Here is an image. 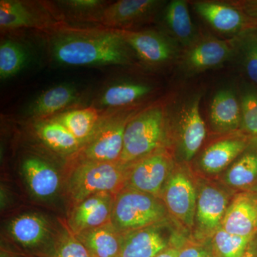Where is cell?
<instances>
[{
  "label": "cell",
  "mask_w": 257,
  "mask_h": 257,
  "mask_svg": "<svg viewBox=\"0 0 257 257\" xmlns=\"http://www.w3.org/2000/svg\"><path fill=\"white\" fill-rule=\"evenodd\" d=\"M178 257H214L212 251L200 244L184 246L179 251Z\"/></svg>",
  "instance_id": "35"
},
{
  "label": "cell",
  "mask_w": 257,
  "mask_h": 257,
  "mask_svg": "<svg viewBox=\"0 0 257 257\" xmlns=\"http://www.w3.org/2000/svg\"><path fill=\"white\" fill-rule=\"evenodd\" d=\"M75 99L73 89L67 85L56 86L37 98L32 104V112L37 116H47L62 110Z\"/></svg>",
  "instance_id": "26"
},
{
  "label": "cell",
  "mask_w": 257,
  "mask_h": 257,
  "mask_svg": "<svg viewBox=\"0 0 257 257\" xmlns=\"http://www.w3.org/2000/svg\"><path fill=\"white\" fill-rule=\"evenodd\" d=\"M128 170V165L119 162L81 164L69 179L70 197L78 204L99 193L121 192L126 183Z\"/></svg>",
  "instance_id": "5"
},
{
  "label": "cell",
  "mask_w": 257,
  "mask_h": 257,
  "mask_svg": "<svg viewBox=\"0 0 257 257\" xmlns=\"http://www.w3.org/2000/svg\"><path fill=\"white\" fill-rule=\"evenodd\" d=\"M161 196L167 210L182 226H194L197 187L185 167H174Z\"/></svg>",
  "instance_id": "6"
},
{
  "label": "cell",
  "mask_w": 257,
  "mask_h": 257,
  "mask_svg": "<svg viewBox=\"0 0 257 257\" xmlns=\"http://www.w3.org/2000/svg\"><path fill=\"white\" fill-rule=\"evenodd\" d=\"M251 137L241 131L221 135L204 147L199 155V170L208 175L224 172L248 147Z\"/></svg>",
  "instance_id": "10"
},
{
  "label": "cell",
  "mask_w": 257,
  "mask_h": 257,
  "mask_svg": "<svg viewBox=\"0 0 257 257\" xmlns=\"http://www.w3.org/2000/svg\"><path fill=\"white\" fill-rule=\"evenodd\" d=\"M166 35L182 50L192 45L200 33L193 23L189 4L185 0H172L166 5L162 18Z\"/></svg>",
  "instance_id": "17"
},
{
  "label": "cell",
  "mask_w": 257,
  "mask_h": 257,
  "mask_svg": "<svg viewBox=\"0 0 257 257\" xmlns=\"http://www.w3.org/2000/svg\"><path fill=\"white\" fill-rule=\"evenodd\" d=\"M164 233L155 226L130 231L121 238L119 257H155L168 247Z\"/></svg>",
  "instance_id": "20"
},
{
  "label": "cell",
  "mask_w": 257,
  "mask_h": 257,
  "mask_svg": "<svg viewBox=\"0 0 257 257\" xmlns=\"http://www.w3.org/2000/svg\"><path fill=\"white\" fill-rule=\"evenodd\" d=\"M57 257H92L79 241L69 240L62 245Z\"/></svg>",
  "instance_id": "33"
},
{
  "label": "cell",
  "mask_w": 257,
  "mask_h": 257,
  "mask_svg": "<svg viewBox=\"0 0 257 257\" xmlns=\"http://www.w3.org/2000/svg\"><path fill=\"white\" fill-rule=\"evenodd\" d=\"M67 5L77 9H93L101 4L98 0H72L67 2Z\"/></svg>",
  "instance_id": "36"
},
{
  "label": "cell",
  "mask_w": 257,
  "mask_h": 257,
  "mask_svg": "<svg viewBox=\"0 0 257 257\" xmlns=\"http://www.w3.org/2000/svg\"><path fill=\"white\" fill-rule=\"evenodd\" d=\"M222 182L228 188L242 192L257 188V139H251L248 147L223 174Z\"/></svg>",
  "instance_id": "19"
},
{
  "label": "cell",
  "mask_w": 257,
  "mask_h": 257,
  "mask_svg": "<svg viewBox=\"0 0 257 257\" xmlns=\"http://www.w3.org/2000/svg\"><path fill=\"white\" fill-rule=\"evenodd\" d=\"M196 13L215 31L233 37L252 28L242 12L230 2L197 1L193 3Z\"/></svg>",
  "instance_id": "13"
},
{
  "label": "cell",
  "mask_w": 257,
  "mask_h": 257,
  "mask_svg": "<svg viewBox=\"0 0 257 257\" xmlns=\"http://www.w3.org/2000/svg\"><path fill=\"white\" fill-rule=\"evenodd\" d=\"M245 75L251 84L257 87V28L246 29L229 39Z\"/></svg>",
  "instance_id": "23"
},
{
  "label": "cell",
  "mask_w": 257,
  "mask_h": 257,
  "mask_svg": "<svg viewBox=\"0 0 257 257\" xmlns=\"http://www.w3.org/2000/svg\"><path fill=\"white\" fill-rule=\"evenodd\" d=\"M202 94L185 98L168 111L169 143L172 144L176 156L183 162L197 155L207 136V127L200 110Z\"/></svg>",
  "instance_id": "3"
},
{
  "label": "cell",
  "mask_w": 257,
  "mask_h": 257,
  "mask_svg": "<svg viewBox=\"0 0 257 257\" xmlns=\"http://www.w3.org/2000/svg\"><path fill=\"white\" fill-rule=\"evenodd\" d=\"M242 257H257V233L253 236Z\"/></svg>",
  "instance_id": "37"
},
{
  "label": "cell",
  "mask_w": 257,
  "mask_h": 257,
  "mask_svg": "<svg viewBox=\"0 0 257 257\" xmlns=\"http://www.w3.org/2000/svg\"><path fill=\"white\" fill-rule=\"evenodd\" d=\"M162 3L158 0H121L103 10L99 22L106 26L128 27L153 14Z\"/></svg>",
  "instance_id": "18"
},
{
  "label": "cell",
  "mask_w": 257,
  "mask_h": 257,
  "mask_svg": "<svg viewBox=\"0 0 257 257\" xmlns=\"http://www.w3.org/2000/svg\"><path fill=\"white\" fill-rule=\"evenodd\" d=\"M169 143L168 111L163 103L137 112L125 128L123 150L119 162L130 165Z\"/></svg>",
  "instance_id": "2"
},
{
  "label": "cell",
  "mask_w": 257,
  "mask_h": 257,
  "mask_svg": "<svg viewBox=\"0 0 257 257\" xmlns=\"http://www.w3.org/2000/svg\"><path fill=\"white\" fill-rule=\"evenodd\" d=\"M47 231L45 221L33 214L19 216L10 225V232L13 238L25 246H33L41 242Z\"/></svg>",
  "instance_id": "24"
},
{
  "label": "cell",
  "mask_w": 257,
  "mask_h": 257,
  "mask_svg": "<svg viewBox=\"0 0 257 257\" xmlns=\"http://www.w3.org/2000/svg\"><path fill=\"white\" fill-rule=\"evenodd\" d=\"M114 199L111 193H99L79 203L69 219L71 227L79 234L106 224L111 220Z\"/></svg>",
  "instance_id": "16"
},
{
  "label": "cell",
  "mask_w": 257,
  "mask_h": 257,
  "mask_svg": "<svg viewBox=\"0 0 257 257\" xmlns=\"http://www.w3.org/2000/svg\"><path fill=\"white\" fill-rule=\"evenodd\" d=\"M38 134L48 146L60 151L75 150L81 143L63 124L55 119L40 125Z\"/></svg>",
  "instance_id": "29"
},
{
  "label": "cell",
  "mask_w": 257,
  "mask_h": 257,
  "mask_svg": "<svg viewBox=\"0 0 257 257\" xmlns=\"http://www.w3.org/2000/svg\"><path fill=\"white\" fill-rule=\"evenodd\" d=\"M23 170L29 187L36 197H52L58 189V174L44 161L35 157L27 159L23 162Z\"/></svg>",
  "instance_id": "21"
},
{
  "label": "cell",
  "mask_w": 257,
  "mask_h": 257,
  "mask_svg": "<svg viewBox=\"0 0 257 257\" xmlns=\"http://www.w3.org/2000/svg\"><path fill=\"white\" fill-rule=\"evenodd\" d=\"M167 213L159 198L126 188L115 198L111 220L116 231L130 232L160 224Z\"/></svg>",
  "instance_id": "4"
},
{
  "label": "cell",
  "mask_w": 257,
  "mask_h": 257,
  "mask_svg": "<svg viewBox=\"0 0 257 257\" xmlns=\"http://www.w3.org/2000/svg\"><path fill=\"white\" fill-rule=\"evenodd\" d=\"M209 119L213 131L219 135L240 131L241 115L239 94L230 88L218 90L211 99Z\"/></svg>",
  "instance_id": "15"
},
{
  "label": "cell",
  "mask_w": 257,
  "mask_h": 257,
  "mask_svg": "<svg viewBox=\"0 0 257 257\" xmlns=\"http://www.w3.org/2000/svg\"><path fill=\"white\" fill-rule=\"evenodd\" d=\"M255 190H256L257 191V188L256 189H255Z\"/></svg>",
  "instance_id": "39"
},
{
  "label": "cell",
  "mask_w": 257,
  "mask_h": 257,
  "mask_svg": "<svg viewBox=\"0 0 257 257\" xmlns=\"http://www.w3.org/2000/svg\"><path fill=\"white\" fill-rule=\"evenodd\" d=\"M179 250L174 247H167L155 257H178Z\"/></svg>",
  "instance_id": "38"
},
{
  "label": "cell",
  "mask_w": 257,
  "mask_h": 257,
  "mask_svg": "<svg viewBox=\"0 0 257 257\" xmlns=\"http://www.w3.org/2000/svg\"><path fill=\"white\" fill-rule=\"evenodd\" d=\"M116 30L131 50L150 67L169 65L180 57L182 47L165 32Z\"/></svg>",
  "instance_id": "8"
},
{
  "label": "cell",
  "mask_w": 257,
  "mask_h": 257,
  "mask_svg": "<svg viewBox=\"0 0 257 257\" xmlns=\"http://www.w3.org/2000/svg\"><path fill=\"white\" fill-rule=\"evenodd\" d=\"M98 118L97 111L94 108L89 107L64 113L55 119L82 142L91 135Z\"/></svg>",
  "instance_id": "27"
},
{
  "label": "cell",
  "mask_w": 257,
  "mask_h": 257,
  "mask_svg": "<svg viewBox=\"0 0 257 257\" xmlns=\"http://www.w3.org/2000/svg\"><path fill=\"white\" fill-rule=\"evenodd\" d=\"M114 226L105 224L78 234V241L92 257H119L121 238Z\"/></svg>",
  "instance_id": "22"
},
{
  "label": "cell",
  "mask_w": 257,
  "mask_h": 257,
  "mask_svg": "<svg viewBox=\"0 0 257 257\" xmlns=\"http://www.w3.org/2000/svg\"><path fill=\"white\" fill-rule=\"evenodd\" d=\"M221 227L230 234L253 236L257 233V191H242L233 196Z\"/></svg>",
  "instance_id": "14"
},
{
  "label": "cell",
  "mask_w": 257,
  "mask_h": 257,
  "mask_svg": "<svg viewBox=\"0 0 257 257\" xmlns=\"http://www.w3.org/2000/svg\"><path fill=\"white\" fill-rule=\"evenodd\" d=\"M136 113L128 112L106 126L81 152L79 160L82 164L119 162L123 150L125 128Z\"/></svg>",
  "instance_id": "12"
},
{
  "label": "cell",
  "mask_w": 257,
  "mask_h": 257,
  "mask_svg": "<svg viewBox=\"0 0 257 257\" xmlns=\"http://www.w3.org/2000/svg\"><path fill=\"white\" fill-rule=\"evenodd\" d=\"M241 105L240 131L257 139V87L250 82L244 83L239 93Z\"/></svg>",
  "instance_id": "30"
},
{
  "label": "cell",
  "mask_w": 257,
  "mask_h": 257,
  "mask_svg": "<svg viewBox=\"0 0 257 257\" xmlns=\"http://www.w3.org/2000/svg\"><path fill=\"white\" fill-rule=\"evenodd\" d=\"M230 3L239 8L246 15L252 28H257V0L231 1Z\"/></svg>",
  "instance_id": "34"
},
{
  "label": "cell",
  "mask_w": 257,
  "mask_h": 257,
  "mask_svg": "<svg viewBox=\"0 0 257 257\" xmlns=\"http://www.w3.org/2000/svg\"><path fill=\"white\" fill-rule=\"evenodd\" d=\"M232 197L219 184L208 181L199 184L194 226L201 234L211 236L220 227Z\"/></svg>",
  "instance_id": "11"
},
{
  "label": "cell",
  "mask_w": 257,
  "mask_h": 257,
  "mask_svg": "<svg viewBox=\"0 0 257 257\" xmlns=\"http://www.w3.org/2000/svg\"><path fill=\"white\" fill-rule=\"evenodd\" d=\"M175 166L172 155L162 148L128 165L127 188L160 198Z\"/></svg>",
  "instance_id": "7"
},
{
  "label": "cell",
  "mask_w": 257,
  "mask_h": 257,
  "mask_svg": "<svg viewBox=\"0 0 257 257\" xmlns=\"http://www.w3.org/2000/svg\"><path fill=\"white\" fill-rule=\"evenodd\" d=\"M56 60L69 66L131 63V49L117 30L94 35L64 37L54 43Z\"/></svg>",
  "instance_id": "1"
},
{
  "label": "cell",
  "mask_w": 257,
  "mask_h": 257,
  "mask_svg": "<svg viewBox=\"0 0 257 257\" xmlns=\"http://www.w3.org/2000/svg\"><path fill=\"white\" fill-rule=\"evenodd\" d=\"M253 236L230 234L220 226L211 236L213 254L214 257H242Z\"/></svg>",
  "instance_id": "28"
},
{
  "label": "cell",
  "mask_w": 257,
  "mask_h": 257,
  "mask_svg": "<svg viewBox=\"0 0 257 257\" xmlns=\"http://www.w3.org/2000/svg\"><path fill=\"white\" fill-rule=\"evenodd\" d=\"M34 18L23 3L14 0L0 2V27L3 30H14L31 27Z\"/></svg>",
  "instance_id": "31"
},
{
  "label": "cell",
  "mask_w": 257,
  "mask_h": 257,
  "mask_svg": "<svg viewBox=\"0 0 257 257\" xmlns=\"http://www.w3.org/2000/svg\"><path fill=\"white\" fill-rule=\"evenodd\" d=\"M234 57L229 40L200 34L192 45L182 50L179 66L187 75H194L220 67Z\"/></svg>",
  "instance_id": "9"
},
{
  "label": "cell",
  "mask_w": 257,
  "mask_h": 257,
  "mask_svg": "<svg viewBox=\"0 0 257 257\" xmlns=\"http://www.w3.org/2000/svg\"><path fill=\"white\" fill-rule=\"evenodd\" d=\"M27 54L20 44L12 40L2 42L0 45V77L10 78L18 74L25 64Z\"/></svg>",
  "instance_id": "32"
},
{
  "label": "cell",
  "mask_w": 257,
  "mask_h": 257,
  "mask_svg": "<svg viewBox=\"0 0 257 257\" xmlns=\"http://www.w3.org/2000/svg\"><path fill=\"white\" fill-rule=\"evenodd\" d=\"M153 88L142 83H123L106 89L101 96L103 105L121 107L131 105L150 94Z\"/></svg>",
  "instance_id": "25"
}]
</instances>
